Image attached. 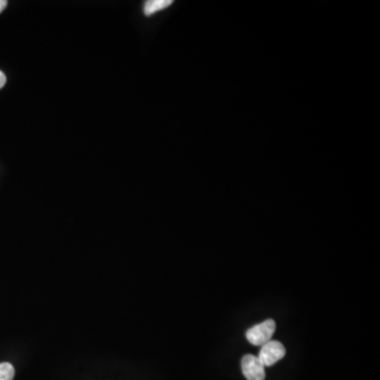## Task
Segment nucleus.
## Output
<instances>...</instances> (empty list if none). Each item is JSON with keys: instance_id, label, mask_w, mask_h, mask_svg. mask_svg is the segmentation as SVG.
<instances>
[{"instance_id": "nucleus-1", "label": "nucleus", "mask_w": 380, "mask_h": 380, "mask_svg": "<svg viewBox=\"0 0 380 380\" xmlns=\"http://www.w3.org/2000/svg\"><path fill=\"white\" fill-rule=\"evenodd\" d=\"M275 332H276V323L273 319H267L251 327L246 332V339L253 345L262 347L263 345L271 341Z\"/></svg>"}, {"instance_id": "nucleus-2", "label": "nucleus", "mask_w": 380, "mask_h": 380, "mask_svg": "<svg viewBox=\"0 0 380 380\" xmlns=\"http://www.w3.org/2000/svg\"><path fill=\"white\" fill-rule=\"evenodd\" d=\"M285 353L287 351H285L284 345L282 343L276 341H271L262 345L260 353L257 357L265 368L271 367L281 361L284 357Z\"/></svg>"}, {"instance_id": "nucleus-3", "label": "nucleus", "mask_w": 380, "mask_h": 380, "mask_svg": "<svg viewBox=\"0 0 380 380\" xmlns=\"http://www.w3.org/2000/svg\"><path fill=\"white\" fill-rule=\"evenodd\" d=\"M241 367L247 380H264L265 367L255 355H245L241 361Z\"/></svg>"}, {"instance_id": "nucleus-4", "label": "nucleus", "mask_w": 380, "mask_h": 380, "mask_svg": "<svg viewBox=\"0 0 380 380\" xmlns=\"http://www.w3.org/2000/svg\"><path fill=\"white\" fill-rule=\"evenodd\" d=\"M172 5V0H150L145 3L144 14L146 16H152Z\"/></svg>"}, {"instance_id": "nucleus-5", "label": "nucleus", "mask_w": 380, "mask_h": 380, "mask_svg": "<svg viewBox=\"0 0 380 380\" xmlns=\"http://www.w3.org/2000/svg\"><path fill=\"white\" fill-rule=\"evenodd\" d=\"M15 369L9 363H0V380H13Z\"/></svg>"}, {"instance_id": "nucleus-6", "label": "nucleus", "mask_w": 380, "mask_h": 380, "mask_svg": "<svg viewBox=\"0 0 380 380\" xmlns=\"http://www.w3.org/2000/svg\"><path fill=\"white\" fill-rule=\"evenodd\" d=\"M6 82H7V78H6L3 71H0V89L5 86Z\"/></svg>"}, {"instance_id": "nucleus-7", "label": "nucleus", "mask_w": 380, "mask_h": 380, "mask_svg": "<svg viewBox=\"0 0 380 380\" xmlns=\"http://www.w3.org/2000/svg\"><path fill=\"white\" fill-rule=\"evenodd\" d=\"M8 1L7 0H0V13L3 11V10L7 8Z\"/></svg>"}]
</instances>
